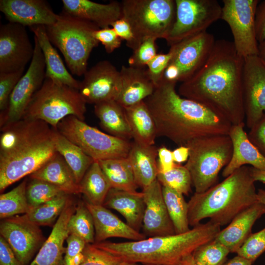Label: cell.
Returning <instances> with one entry per match:
<instances>
[{"label":"cell","instance_id":"1","mask_svg":"<svg viewBox=\"0 0 265 265\" xmlns=\"http://www.w3.org/2000/svg\"><path fill=\"white\" fill-rule=\"evenodd\" d=\"M243 65L244 58L238 53L233 42L215 40L206 61L181 82L178 93L206 106L232 125L243 123Z\"/></svg>","mask_w":265,"mask_h":265},{"label":"cell","instance_id":"2","mask_svg":"<svg viewBox=\"0 0 265 265\" xmlns=\"http://www.w3.org/2000/svg\"><path fill=\"white\" fill-rule=\"evenodd\" d=\"M177 82L163 78L144 101L156 123L157 136L178 146L203 136L229 134L232 124L226 118L193 100L180 96Z\"/></svg>","mask_w":265,"mask_h":265},{"label":"cell","instance_id":"3","mask_svg":"<svg viewBox=\"0 0 265 265\" xmlns=\"http://www.w3.org/2000/svg\"><path fill=\"white\" fill-rule=\"evenodd\" d=\"M0 191L38 170L56 152V130L22 119L0 128Z\"/></svg>","mask_w":265,"mask_h":265},{"label":"cell","instance_id":"4","mask_svg":"<svg viewBox=\"0 0 265 265\" xmlns=\"http://www.w3.org/2000/svg\"><path fill=\"white\" fill-rule=\"evenodd\" d=\"M220 230V225L209 221L181 234L136 241H103L93 244L125 261L144 265H182L197 248L214 239Z\"/></svg>","mask_w":265,"mask_h":265},{"label":"cell","instance_id":"5","mask_svg":"<svg viewBox=\"0 0 265 265\" xmlns=\"http://www.w3.org/2000/svg\"><path fill=\"white\" fill-rule=\"evenodd\" d=\"M251 167L243 166L202 193L195 192L187 202L190 226L206 218L227 225L239 213L259 202Z\"/></svg>","mask_w":265,"mask_h":265},{"label":"cell","instance_id":"6","mask_svg":"<svg viewBox=\"0 0 265 265\" xmlns=\"http://www.w3.org/2000/svg\"><path fill=\"white\" fill-rule=\"evenodd\" d=\"M48 38L61 52L71 73L81 76L87 70L88 60L99 42L94 32L100 28L87 20L63 11L56 22L45 26Z\"/></svg>","mask_w":265,"mask_h":265},{"label":"cell","instance_id":"7","mask_svg":"<svg viewBox=\"0 0 265 265\" xmlns=\"http://www.w3.org/2000/svg\"><path fill=\"white\" fill-rule=\"evenodd\" d=\"M86 104L79 90L45 78L32 96L23 118L40 120L56 130L59 123L68 116L84 121Z\"/></svg>","mask_w":265,"mask_h":265},{"label":"cell","instance_id":"8","mask_svg":"<svg viewBox=\"0 0 265 265\" xmlns=\"http://www.w3.org/2000/svg\"><path fill=\"white\" fill-rule=\"evenodd\" d=\"M189 157L185 165L189 171L196 193H202L215 185L220 171L229 162L233 153L228 134L195 139L186 145Z\"/></svg>","mask_w":265,"mask_h":265},{"label":"cell","instance_id":"9","mask_svg":"<svg viewBox=\"0 0 265 265\" xmlns=\"http://www.w3.org/2000/svg\"><path fill=\"white\" fill-rule=\"evenodd\" d=\"M121 3L122 18L134 35V50L147 38L165 40L168 37L175 21V0H123Z\"/></svg>","mask_w":265,"mask_h":265},{"label":"cell","instance_id":"10","mask_svg":"<svg viewBox=\"0 0 265 265\" xmlns=\"http://www.w3.org/2000/svg\"><path fill=\"white\" fill-rule=\"evenodd\" d=\"M56 130L94 160L127 158L131 147L129 140L102 132L73 115L63 119Z\"/></svg>","mask_w":265,"mask_h":265},{"label":"cell","instance_id":"11","mask_svg":"<svg viewBox=\"0 0 265 265\" xmlns=\"http://www.w3.org/2000/svg\"><path fill=\"white\" fill-rule=\"evenodd\" d=\"M175 21L165 39L170 47L206 31L221 18L222 6L216 0H175Z\"/></svg>","mask_w":265,"mask_h":265},{"label":"cell","instance_id":"12","mask_svg":"<svg viewBox=\"0 0 265 265\" xmlns=\"http://www.w3.org/2000/svg\"><path fill=\"white\" fill-rule=\"evenodd\" d=\"M215 42L213 35L206 31L171 46L172 56L163 78L176 82L188 79L206 61Z\"/></svg>","mask_w":265,"mask_h":265},{"label":"cell","instance_id":"13","mask_svg":"<svg viewBox=\"0 0 265 265\" xmlns=\"http://www.w3.org/2000/svg\"><path fill=\"white\" fill-rule=\"evenodd\" d=\"M221 18L229 25L234 47L243 58L258 54L255 13L259 0H223Z\"/></svg>","mask_w":265,"mask_h":265},{"label":"cell","instance_id":"14","mask_svg":"<svg viewBox=\"0 0 265 265\" xmlns=\"http://www.w3.org/2000/svg\"><path fill=\"white\" fill-rule=\"evenodd\" d=\"M34 42V53L29 66L13 90L7 110L0 113V128L23 118L32 96L45 79V59L35 37Z\"/></svg>","mask_w":265,"mask_h":265},{"label":"cell","instance_id":"15","mask_svg":"<svg viewBox=\"0 0 265 265\" xmlns=\"http://www.w3.org/2000/svg\"><path fill=\"white\" fill-rule=\"evenodd\" d=\"M0 234L24 265L29 263L46 240L39 226L24 215L2 219Z\"/></svg>","mask_w":265,"mask_h":265},{"label":"cell","instance_id":"16","mask_svg":"<svg viewBox=\"0 0 265 265\" xmlns=\"http://www.w3.org/2000/svg\"><path fill=\"white\" fill-rule=\"evenodd\" d=\"M34 51L26 26L8 22L0 26V73L25 69Z\"/></svg>","mask_w":265,"mask_h":265},{"label":"cell","instance_id":"17","mask_svg":"<svg viewBox=\"0 0 265 265\" xmlns=\"http://www.w3.org/2000/svg\"><path fill=\"white\" fill-rule=\"evenodd\" d=\"M242 94L246 125L250 129L265 112V64L257 55L244 58Z\"/></svg>","mask_w":265,"mask_h":265},{"label":"cell","instance_id":"18","mask_svg":"<svg viewBox=\"0 0 265 265\" xmlns=\"http://www.w3.org/2000/svg\"><path fill=\"white\" fill-rule=\"evenodd\" d=\"M83 76L79 91L86 104L115 100L120 88V71L110 61H100Z\"/></svg>","mask_w":265,"mask_h":265},{"label":"cell","instance_id":"19","mask_svg":"<svg viewBox=\"0 0 265 265\" xmlns=\"http://www.w3.org/2000/svg\"><path fill=\"white\" fill-rule=\"evenodd\" d=\"M145 210L142 228L148 238L175 234L164 200L162 186L157 179L142 189Z\"/></svg>","mask_w":265,"mask_h":265},{"label":"cell","instance_id":"20","mask_svg":"<svg viewBox=\"0 0 265 265\" xmlns=\"http://www.w3.org/2000/svg\"><path fill=\"white\" fill-rule=\"evenodd\" d=\"M0 10L9 22L25 26H46L59 17L44 0H0Z\"/></svg>","mask_w":265,"mask_h":265},{"label":"cell","instance_id":"21","mask_svg":"<svg viewBox=\"0 0 265 265\" xmlns=\"http://www.w3.org/2000/svg\"><path fill=\"white\" fill-rule=\"evenodd\" d=\"M76 205L71 198L29 265H63L66 250L64 242L69 235L68 225Z\"/></svg>","mask_w":265,"mask_h":265},{"label":"cell","instance_id":"22","mask_svg":"<svg viewBox=\"0 0 265 265\" xmlns=\"http://www.w3.org/2000/svg\"><path fill=\"white\" fill-rule=\"evenodd\" d=\"M120 77L119 91L115 101L124 107L144 101L156 89L145 67L123 65Z\"/></svg>","mask_w":265,"mask_h":265},{"label":"cell","instance_id":"23","mask_svg":"<svg viewBox=\"0 0 265 265\" xmlns=\"http://www.w3.org/2000/svg\"><path fill=\"white\" fill-rule=\"evenodd\" d=\"M84 203L93 217L95 243L103 242L110 238H123L132 241L146 238L144 234L132 228L103 205H92L87 201Z\"/></svg>","mask_w":265,"mask_h":265},{"label":"cell","instance_id":"24","mask_svg":"<svg viewBox=\"0 0 265 265\" xmlns=\"http://www.w3.org/2000/svg\"><path fill=\"white\" fill-rule=\"evenodd\" d=\"M264 214L265 205L259 201L238 214L221 229L215 239L225 246L230 253H237L252 233L256 221Z\"/></svg>","mask_w":265,"mask_h":265},{"label":"cell","instance_id":"25","mask_svg":"<svg viewBox=\"0 0 265 265\" xmlns=\"http://www.w3.org/2000/svg\"><path fill=\"white\" fill-rule=\"evenodd\" d=\"M63 11L90 21L100 28L109 27L122 18L121 2L102 4L89 0H62Z\"/></svg>","mask_w":265,"mask_h":265},{"label":"cell","instance_id":"26","mask_svg":"<svg viewBox=\"0 0 265 265\" xmlns=\"http://www.w3.org/2000/svg\"><path fill=\"white\" fill-rule=\"evenodd\" d=\"M244 126V123L232 125L230 129L228 135L232 142L233 153L229 162L222 170L224 178L246 164L265 170V158L249 140Z\"/></svg>","mask_w":265,"mask_h":265},{"label":"cell","instance_id":"27","mask_svg":"<svg viewBox=\"0 0 265 265\" xmlns=\"http://www.w3.org/2000/svg\"><path fill=\"white\" fill-rule=\"evenodd\" d=\"M29 178L48 182L67 194L80 193V185L77 182L73 171L63 157L57 152L30 175Z\"/></svg>","mask_w":265,"mask_h":265},{"label":"cell","instance_id":"28","mask_svg":"<svg viewBox=\"0 0 265 265\" xmlns=\"http://www.w3.org/2000/svg\"><path fill=\"white\" fill-rule=\"evenodd\" d=\"M103 206L118 212L127 224L139 232L145 207L142 192H130L111 188Z\"/></svg>","mask_w":265,"mask_h":265},{"label":"cell","instance_id":"29","mask_svg":"<svg viewBox=\"0 0 265 265\" xmlns=\"http://www.w3.org/2000/svg\"><path fill=\"white\" fill-rule=\"evenodd\" d=\"M43 53L46 65L45 78H49L79 90L80 82L66 68L60 55L53 46L44 26L29 27Z\"/></svg>","mask_w":265,"mask_h":265},{"label":"cell","instance_id":"30","mask_svg":"<svg viewBox=\"0 0 265 265\" xmlns=\"http://www.w3.org/2000/svg\"><path fill=\"white\" fill-rule=\"evenodd\" d=\"M127 158L138 187L143 189L157 180L159 173L158 149L155 146L133 141Z\"/></svg>","mask_w":265,"mask_h":265},{"label":"cell","instance_id":"31","mask_svg":"<svg viewBox=\"0 0 265 265\" xmlns=\"http://www.w3.org/2000/svg\"><path fill=\"white\" fill-rule=\"evenodd\" d=\"M94 112L107 133L128 140L132 138L125 108L115 100L94 105Z\"/></svg>","mask_w":265,"mask_h":265},{"label":"cell","instance_id":"32","mask_svg":"<svg viewBox=\"0 0 265 265\" xmlns=\"http://www.w3.org/2000/svg\"><path fill=\"white\" fill-rule=\"evenodd\" d=\"M124 108L134 141L154 145L157 137V127L144 101Z\"/></svg>","mask_w":265,"mask_h":265},{"label":"cell","instance_id":"33","mask_svg":"<svg viewBox=\"0 0 265 265\" xmlns=\"http://www.w3.org/2000/svg\"><path fill=\"white\" fill-rule=\"evenodd\" d=\"M98 161L111 188L130 192H137L138 186L127 157Z\"/></svg>","mask_w":265,"mask_h":265},{"label":"cell","instance_id":"34","mask_svg":"<svg viewBox=\"0 0 265 265\" xmlns=\"http://www.w3.org/2000/svg\"><path fill=\"white\" fill-rule=\"evenodd\" d=\"M79 185L80 193L83 194L86 201L95 205H103L111 188L98 160L91 165Z\"/></svg>","mask_w":265,"mask_h":265},{"label":"cell","instance_id":"35","mask_svg":"<svg viewBox=\"0 0 265 265\" xmlns=\"http://www.w3.org/2000/svg\"><path fill=\"white\" fill-rule=\"evenodd\" d=\"M55 147L73 171L79 185L85 173L95 161L80 147L60 134L57 130Z\"/></svg>","mask_w":265,"mask_h":265},{"label":"cell","instance_id":"36","mask_svg":"<svg viewBox=\"0 0 265 265\" xmlns=\"http://www.w3.org/2000/svg\"><path fill=\"white\" fill-rule=\"evenodd\" d=\"M69 194L64 193L40 205L30 209L24 214L30 222L39 226H53L71 199Z\"/></svg>","mask_w":265,"mask_h":265},{"label":"cell","instance_id":"37","mask_svg":"<svg viewBox=\"0 0 265 265\" xmlns=\"http://www.w3.org/2000/svg\"><path fill=\"white\" fill-rule=\"evenodd\" d=\"M162 194L175 234L189 231L188 204L182 194L167 187L162 186Z\"/></svg>","mask_w":265,"mask_h":265},{"label":"cell","instance_id":"38","mask_svg":"<svg viewBox=\"0 0 265 265\" xmlns=\"http://www.w3.org/2000/svg\"><path fill=\"white\" fill-rule=\"evenodd\" d=\"M27 180H24L14 188L0 195V218L3 219L30 210L26 195Z\"/></svg>","mask_w":265,"mask_h":265},{"label":"cell","instance_id":"39","mask_svg":"<svg viewBox=\"0 0 265 265\" xmlns=\"http://www.w3.org/2000/svg\"><path fill=\"white\" fill-rule=\"evenodd\" d=\"M68 229L69 234L76 235L86 243H95V227L93 217L85 203L76 205L75 211L71 216Z\"/></svg>","mask_w":265,"mask_h":265},{"label":"cell","instance_id":"40","mask_svg":"<svg viewBox=\"0 0 265 265\" xmlns=\"http://www.w3.org/2000/svg\"><path fill=\"white\" fill-rule=\"evenodd\" d=\"M162 186L173 189L184 195L191 190L192 180L190 173L185 165L176 163L173 168L165 172L159 173L157 179Z\"/></svg>","mask_w":265,"mask_h":265},{"label":"cell","instance_id":"41","mask_svg":"<svg viewBox=\"0 0 265 265\" xmlns=\"http://www.w3.org/2000/svg\"><path fill=\"white\" fill-rule=\"evenodd\" d=\"M230 253L215 238L197 248L192 253L194 265H223Z\"/></svg>","mask_w":265,"mask_h":265},{"label":"cell","instance_id":"42","mask_svg":"<svg viewBox=\"0 0 265 265\" xmlns=\"http://www.w3.org/2000/svg\"><path fill=\"white\" fill-rule=\"evenodd\" d=\"M64 193L56 186L41 180L30 178L27 182L26 195L30 209Z\"/></svg>","mask_w":265,"mask_h":265},{"label":"cell","instance_id":"43","mask_svg":"<svg viewBox=\"0 0 265 265\" xmlns=\"http://www.w3.org/2000/svg\"><path fill=\"white\" fill-rule=\"evenodd\" d=\"M265 251V227L261 230L251 233L237 254L253 263Z\"/></svg>","mask_w":265,"mask_h":265},{"label":"cell","instance_id":"44","mask_svg":"<svg viewBox=\"0 0 265 265\" xmlns=\"http://www.w3.org/2000/svg\"><path fill=\"white\" fill-rule=\"evenodd\" d=\"M83 259L80 265H119L123 261L119 257L87 243L82 251Z\"/></svg>","mask_w":265,"mask_h":265},{"label":"cell","instance_id":"45","mask_svg":"<svg viewBox=\"0 0 265 265\" xmlns=\"http://www.w3.org/2000/svg\"><path fill=\"white\" fill-rule=\"evenodd\" d=\"M156 39L149 38L143 40L134 50L129 58V65L145 67L154 58L157 53Z\"/></svg>","mask_w":265,"mask_h":265},{"label":"cell","instance_id":"46","mask_svg":"<svg viewBox=\"0 0 265 265\" xmlns=\"http://www.w3.org/2000/svg\"><path fill=\"white\" fill-rule=\"evenodd\" d=\"M24 70L25 69L10 73H0V113L7 110L10 95L24 74Z\"/></svg>","mask_w":265,"mask_h":265},{"label":"cell","instance_id":"47","mask_svg":"<svg viewBox=\"0 0 265 265\" xmlns=\"http://www.w3.org/2000/svg\"><path fill=\"white\" fill-rule=\"evenodd\" d=\"M172 56V53L170 50L166 53H157L147 65L148 73L156 87L162 79Z\"/></svg>","mask_w":265,"mask_h":265},{"label":"cell","instance_id":"48","mask_svg":"<svg viewBox=\"0 0 265 265\" xmlns=\"http://www.w3.org/2000/svg\"><path fill=\"white\" fill-rule=\"evenodd\" d=\"M96 40L104 46L106 52L111 53L119 48L122 39L117 35L112 28L109 27L99 28L94 32Z\"/></svg>","mask_w":265,"mask_h":265},{"label":"cell","instance_id":"49","mask_svg":"<svg viewBox=\"0 0 265 265\" xmlns=\"http://www.w3.org/2000/svg\"><path fill=\"white\" fill-rule=\"evenodd\" d=\"M250 142L265 158V112L247 134Z\"/></svg>","mask_w":265,"mask_h":265},{"label":"cell","instance_id":"50","mask_svg":"<svg viewBox=\"0 0 265 265\" xmlns=\"http://www.w3.org/2000/svg\"><path fill=\"white\" fill-rule=\"evenodd\" d=\"M111 26L117 35L126 42V45L133 51L135 48V39L129 23L123 18L114 22Z\"/></svg>","mask_w":265,"mask_h":265},{"label":"cell","instance_id":"51","mask_svg":"<svg viewBox=\"0 0 265 265\" xmlns=\"http://www.w3.org/2000/svg\"><path fill=\"white\" fill-rule=\"evenodd\" d=\"M66 240L67 247L63 265L71 261L81 254L87 244L81 238L73 234H69Z\"/></svg>","mask_w":265,"mask_h":265},{"label":"cell","instance_id":"52","mask_svg":"<svg viewBox=\"0 0 265 265\" xmlns=\"http://www.w3.org/2000/svg\"><path fill=\"white\" fill-rule=\"evenodd\" d=\"M157 163L159 173L172 169L176 164L173 159L172 151L164 146L158 149Z\"/></svg>","mask_w":265,"mask_h":265},{"label":"cell","instance_id":"53","mask_svg":"<svg viewBox=\"0 0 265 265\" xmlns=\"http://www.w3.org/2000/svg\"><path fill=\"white\" fill-rule=\"evenodd\" d=\"M255 23L256 38L260 43L265 39V0H260L257 5Z\"/></svg>","mask_w":265,"mask_h":265},{"label":"cell","instance_id":"54","mask_svg":"<svg viewBox=\"0 0 265 265\" xmlns=\"http://www.w3.org/2000/svg\"><path fill=\"white\" fill-rule=\"evenodd\" d=\"M0 265H24L6 241L0 236Z\"/></svg>","mask_w":265,"mask_h":265},{"label":"cell","instance_id":"55","mask_svg":"<svg viewBox=\"0 0 265 265\" xmlns=\"http://www.w3.org/2000/svg\"><path fill=\"white\" fill-rule=\"evenodd\" d=\"M189 148L186 146H180L172 151L173 158L174 162L181 164L187 161L189 157Z\"/></svg>","mask_w":265,"mask_h":265},{"label":"cell","instance_id":"56","mask_svg":"<svg viewBox=\"0 0 265 265\" xmlns=\"http://www.w3.org/2000/svg\"><path fill=\"white\" fill-rule=\"evenodd\" d=\"M253 263L241 256L237 255L227 261L223 265H252Z\"/></svg>","mask_w":265,"mask_h":265},{"label":"cell","instance_id":"57","mask_svg":"<svg viewBox=\"0 0 265 265\" xmlns=\"http://www.w3.org/2000/svg\"><path fill=\"white\" fill-rule=\"evenodd\" d=\"M252 175L255 181L265 184V170L257 169L251 167Z\"/></svg>","mask_w":265,"mask_h":265},{"label":"cell","instance_id":"58","mask_svg":"<svg viewBox=\"0 0 265 265\" xmlns=\"http://www.w3.org/2000/svg\"><path fill=\"white\" fill-rule=\"evenodd\" d=\"M257 55L265 64V39L259 43Z\"/></svg>","mask_w":265,"mask_h":265},{"label":"cell","instance_id":"59","mask_svg":"<svg viewBox=\"0 0 265 265\" xmlns=\"http://www.w3.org/2000/svg\"><path fill=\"white\" fill-rule=\"evenodd\" d=\"M258 201L265 205V190L259 189L257 191Z\"/></svg>","mask_w":265,"mask_h":265},{"label":"cell","instance_id":"60","mask_svg":"<svg viewBox=\"0 0 265 265\" xmlns=\"http://www.w3.org/2000/svg\"><path fill=\"white\" fill-rule=\"evenodd\" d=\"M182 265H194L192 255L188 257L183 262Z\"/></svg>","mask_w":265,"mask_h":265},{"label":"cell","instance_id":"61","mask_svg":"<svg viewBox=\"0 0 265 265\" xmlns=\"http://www.w3.org/2000/svg\"><path fill=\"white\" fill-rule=\"evenodd\" d=\"M119 265H140L138 263L123 261Z\"/></svg>","mask_w":265,"mask_h":265},{"label":"cell","instance_id":"62","mask_svg":"<svg viewBox=\"0 0 265 265\" xmlns=\"http://www.w3.org/2000/svg\"><path fill=\"white\" fill-rule=\"evenodd\" d=\"M145 265H155V264H147Z\"/></svg>","mask_w":265,"mask_h":265}]
</instances>
